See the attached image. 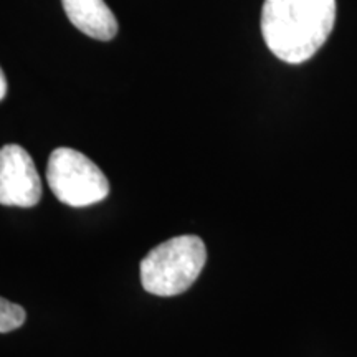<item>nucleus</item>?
Segmentation results:
<instances>
[{"mask_svg": "<svg viewBox=\"0 0 357 357\" xmlns=\"http://www.w3.org/2000/svg\"><path fill=\"white\" fill-rule=\"evenodd\" d=\"M336 24V0H265L261 33L276 58L298 65L326 43Z\"/></svg>", "mask_w": 357, "mask_h": 357, "instance_id": "f257e3e1", "label": "nucleus"}, {"mask_svg": "<svg viewBox=\"0 0 357 357\" xmlns=\"http://www.w3.org/2000/svg\"><path fill=\"white\" fill-rule=\"evenodd\" d=\"M6 95H7V78L6 75H3L2 68H0V101L6 98Z\"/></svg>", "mask_w": 357, "mask_h": 357, "instance_id": "0eeeda50", "label": "nucleus"}, {"mask_svg": "<svg viewBox=\"0 0 357 357\" xmlns=\"http://www.w3.org/2000/svg\"><path fill=\"white\" fill-rule=\"evenodd\" d=\"M61 3L71 24L88 37L108 42L118 33V20L105 0H61Z\"/></svg>", "mask_w": 357, "mask_h": 357, "instance_id": "39448f33", "label": "nucleus"}, {"mask_svg": "<svg viewBox=\"0 0 357 357\" xmlns=\"http://www.w3.org/2000/svg\"><path fill=\"white\" fill-rule=\"evenodd\" d=\"M25 310L20 305L0 298V334L19 329L25 323Z\"/></svg>", "mask_w": 357, "mask_h": 357, "instance_id": "423d86ee", "label": "nucleus"}, {"mask_svg": "<svg viewBox=\"0 0 357 357\" xmlns=\"http://www.w3.org/2000/svg\"><path fill=\"white\" fill-rule=\"evenodd\" d=\"M207 248L195 235L166 240L147 253L141 261V283L155 296H176L189 289L202 273Z\"/></svg>", "mask_w": 357, "mask_h": 357, "instance_id": "f03ea898", "label": "nucleus"}, {"mask_svg": "<svg viewBox=\"0 0 357 357\" xmlns=\"http://www.w3.org/2000/svg\"><path fill=\"white\" fill-rule=\"evenodd\" d=\"M42 199V181L33 159L19 144L0 149V205L35 207Z\"/></svg>", "mask_w": 357, "mask_h": 357, "instance_id": "20e7f679", "label": "nucleus"}, {"mask_svg": "<svg viewBox=\"0 0 357 357\" xmlns=\"http://www.w3.org/2000/svg\"><path fill=\"white\" fill-rule=\"evenodd\" d=\"M47 181L55 197L70 207H88L109 194V182L101 169L71 147L53 151L48 159Z\"/></svg>", "mask_w": 357, "mask_h": 357, "instance_id": "7ed1b4c3", "label": "nucleus"}]
</instances>
